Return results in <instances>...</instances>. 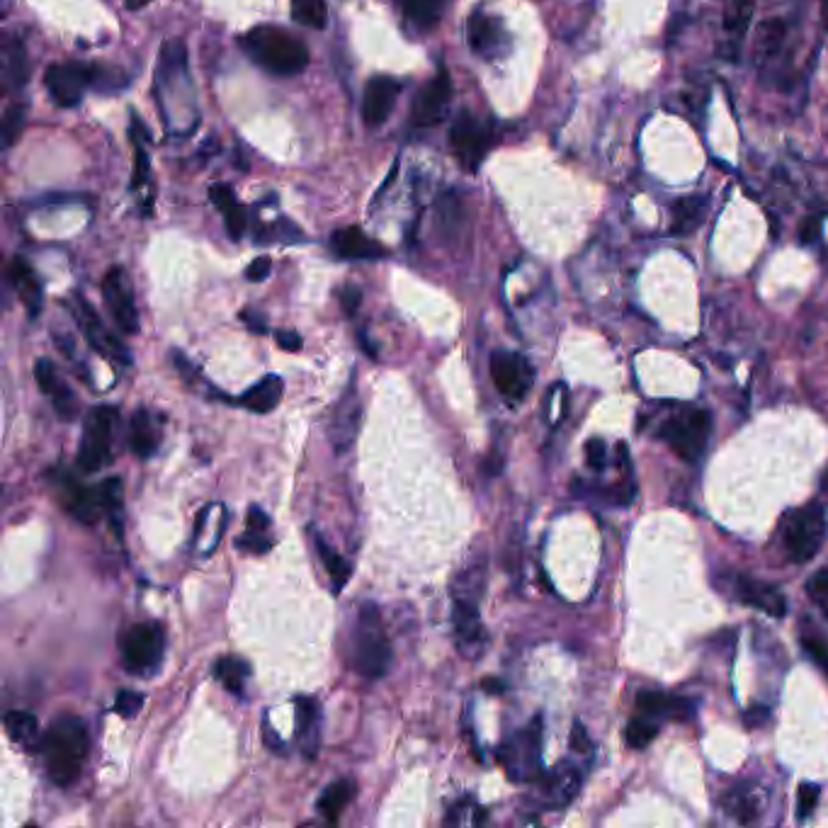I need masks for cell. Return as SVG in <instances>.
Instances as JSON below:
<instances>
[{"mask_svg": "<svg viewBox=\"0 0 828 828\" xmlns=\"http://www.w3.org/2000/svg\"><path fill=\"white\" fill-rule=\"evenodd\" d=\"M39 751L44 753L51 782L59 787L73 785L81 778L83 761L90 751V736L83 719L73 717V714L54 719L51 727L44 731Z\"/></svg>", "mask_w": 828, "mask_h": 828, "instance_id": "1", "label": "cell"}, {"mask_svg": "<svg viewBox=\"0 0 828 828\" xmlns=\"http://www.w3.org/2000/svg\"><path fill=\"white\" fill-rule=\"evenodd\" d=\"M241 47L263 71L280 78L299 76L311 59L302 39L272 25L253 27L243 34Z\"/></svg>", "mask_w": 828, "mask_h": 828, "instance_id": "2", "label": "cell"}, {"mask_svg": "<svg viewBox=\"0 0 828 828\" xmlns=\"http://www.w3.org/2000/svg\"><path fill=\"white\" fill-rule=\"evenodd\" d=\"M391 642L384 632L382 617L374 605H362L353 629V646H350V663L360 676L384 678L389 673Z\"/></svg>", "mask_w": 828, "mask_h": 828, "instance_id": "3", "label": "cell"}, {"mask_svg": "<svg viewBox=\"0 0 828 828\" xmlns=\"http://www.w3.org/2000/svg\"><path fill=\"white\" fill-rule=\"evenodd\" d=\"M712 435V413L707 408L690 406L668 416L661 423L659 438L671 447L683 462H697L707 450Z\"/></svg>", "mask_w": 828, "mask_h": 828, "instance_id": "4", "label": "cell"}, {"mask_svg": "<svg viewBox=\"0 0 828 828\" xmlns=\"http://www.w3.org/2000/svg\"><path fill=\"white\" fill-rule=\"evenodd\" d=\"M826 532L828 523L824 508L819 503H807V506L790 510L782 520V547L795 564H807L824 547Z\"/></svg>", "mask_w": 828, "mask_h": 828, "instance_id": "5", "label": "cell"}, {"mask_svg": "<svg viewBox=\"0 0 828 828\" xmlns=\"http://www.w3.org/2000/svg\"><path fill=\"white\" fill-rule=\"evenodd\" d=\"M498 761L510 780L530 782L542 770V719L535 717L498 748Z\"/></svg>", "mask_w": 828, "mask_h": 828, "instance_id": "6", "label": "cell"}, {"mask_svg": "<svg viewBox=\"0 0 828 828\" xmlns=\"http://www.w3.org/2000/svg\"><path fill=\"white\" fill-rule=\"evenodd\" d=\"M166 651L163 627L156 622H141L127 629L122 637V663L132 676L149 678L158 673Z\"/></svg>", "mask_w": 828, "mask_h": 828, "instance_id": "7", "label": "cell"}, {"mask_svg": "<svg viewBox=\"0 0 828 828\" xmlns=\"http://www.w3.org/2000/svg\"><path fill=\"white\" fill-rule=\"evenodd\" d=\"M119 411L115 406H98L88 413L83 423V440L78 450V464L83 472L93 474L110 464L112 457V433Z\"/></svg>", "mask_w": 828, "mask_h": 828, "instance_id": "8", "label": "cell"}, {"mask_svg": "<svg viewBox=\"0 0 828 828\" xmlns=\"http://www.w3.org/2000/svg\"><path fill=\"white\" fill-rule=\"evenodd\" d=\"M493 144V129L489 122L472 112H459L450 129V146L464 168L476 170L486 158Z\"/></svg>", "mask_w": 828, "mask_h": 828, "instance_id": "9", "label": "cell"}, {"mask_svg": "<svg viewBox=\"0 0 828 828\" xmlns=\"http://www.w3.org/2000/svg\"><path fill=\"white\" fill-rule=\"evenodd\" d=\"M491 379L506 399L523 401L535 382V370L520 353L496 350L491 355Z\"/></svg>", "mask_w": 828, "mask_h": 828, "instance_id": "10", "label": "cell"}, {"mask_svg": "<svg viewBox=\"0 0 828 828\" xmlns=\"http://www.w3.org/2000/svg\"><path fill=\"white\" fill-rule=\"evenodd\" d=\"M452 102V78L447 73V68H440L428 83L423 85L421 93L413 100L411 110V122L413 127L428 129L440 124L442 119L447 117V110H450Z\"/></svg>", "mask_w": 828, "mask_h": 828, "instance_id": "11", "label": "cell"}, {"mask_svg": "<svg viewBox=\"0 0 828 828\" xmlns=\"http://www.w3.org/2000/svg\"><path fill=\"white\" fill-rule=\"evenodd\" d=\"M44 85L56 105L76 107L83 100L85 90L95 85V66L54 64L44 73Z\"/></svg>", "mask_w": 828, "mask_h": 828, "instance_id": "12", "label": "cell"}, {"mask_svg": "<svg viewBox=\"0 0 828 828\" xmlns=\"http://www.w3.org/2000/svg\"><path fill=\"white\" fill-rule=\"evenodd\" d=\"M102 299H105L107 311L112 314L119 331L129 333V336L139 333V311H136L134 292L127 280V272L122 268H110L107 275L102 277Z\"/></svg>", "mask_w": 828, "mask_h": 828, "instance_id": "13", "label": "cell"}, {"mask_svg": "<svg viewBox=\"0 0 828 828\" xmlns=\"http://www.w3.org/2000/svg\"><path fill=\"white\" fill-rule=\"evenodd\" d=\"M73 316H76L78 326H81V331L85 333V338H88V343L93 345L100 355L110 357V360H115V362H122V365H129V362H132L129 350L124 348V345L119 343L110 331H107L105 323L100 321V316L95 314L93 306L85 302L81 294H78L76 304H73Z\"/></svg>", "mask_w": 828, "mask_h": 828, "instance_id": "14", "label": "cell"}, {"mask_svg": "<svg viewBox=\"0 0 828 828\" xmlns=\"http://www.w3.org/2000/svg\"><path fill=\"white\" fill-rule=\"evenodd\" d=\"M452 627H455V644L462 656L479 659L486 646V629L479 615V603L452 600Z\"/></svg>", "mask_w": 828, "mask_h": 828, "instance_id": "15", "label": "cell"}, {"mask_svg": "<svg viewBox=\"0 0 828 828\" xmlns=\"http://www.w3.org/2000/svg\"><path fill=\"white\" fill-rule=\"evenodd\" d=\"M404 83L389 76H377L365 85V95H362V122L370 129L382 127L384 122L394 112L396 100H399Z\"/></svg>", "mask_w": 828, "mask_h": 828, "instance_id": "16", "label": "cell"}, {"mask_svg": "<svg viewBox=\"0 0 828 828\" xmlns=\"http://www.w3.org/2000/svg\"><path fill=\"white\" fill-rule=\"evenodd\" d=\"M469 47H472L476 56H481L486 61L501 59L508 51L506 27L496 17L476 13L472 22H469Z\"/></svg>", "mask_w": 828, "mask_h": 828, "instance_id": "17", "label": "cell"}, {"mask_svg": "<svg viewBox=\"0 0 828 828\" xmlns=\"http://www.w3.org/2000/svg\"><path fill=\"white\" fill-rule=\"evenodd\" d=\"M362 421V406L360 399H357L355 387L345 391V396L340 399L331 416V428H328V438H331V445L336 447V452H345L353 447L357 438V430H360Z\"/></svg>", "mask_w": 828, "mask_h": 828, "instance_id": "18", "label": "cell"}, {"mask_svg": "<svg viewBox=\"0 0 828 828\" xmlns=\"http://www.w3.org/2000/svg\"><path fill=\"white\" fill-rule=\"evenodd\" d=\"M787 22L785 20H765L756 32L753 42V61L763 76H770L775 66L780 64V56L785 54L787 44Z\"/></svg>", "mask_w": 828, "mask_h": 828, "instance_id": "19", "label": "cell"}, {"mask_svg": "<svg viewBox=\"0 0 828 828\" xmlns=\"http://www.w3.org/2000/svg\"><path fill=\"white\" fill-rule=\"evenodd\" d=\"M54 481L61 486V503H64L68 513L85 525H93L102 510L98 489H85V486L78 484V481L66 472Z\"/></svg>", "mask_w": 828, "mask_h": 828, "instance_id": "20", "label": "cell"}, {"mask_svg": "<svg viewBox=\"0 0 828 828\" xmlns=\"http://www.w3.org/2000/svg\"><path fill=\"white\" fill-rule=\"evenodd\" d=\"M331 248L336 251L340 258L348 260H382L387 258L389 251L374 238L365 236V231L360 226H345V229H338L336 234L331 236Z\"/></svg>", "mask_w": 828, "mask_h": 828, "instance_id": "21", "label": "cell"}, {"mask_svg": "<svg viewBox=\"0 0 828 828\" xmlns=\"http://www.w3.org/2000/svg\"><path fill=\"white\" fill-rule=\"evenodd\" d=\"M581 782V770H578L574 763H559L557 770L549 773L547 780H544V804H547L549 809H566L578 797Z\"/></svg>", "mask_w": 828, "mask_h": 828, "instance_id": "22", "label": "cell"}, {"mask_svg": "<svg viewBox=\"0 0 828 828\" xmlns=\"http://www.w3.org/2000/svg\"><path fill=\"white\" fill-rule=\"evenodd\" d=\"M736 595L744 600L751 608L765 612L770 617H785L787 615V600L778 588L770 586V583L758 581V578L741 576L736 581Z\"/></svg>", "mask_w": 828, "mask_h": 828, "instance_id": "23", "label": "cell"}, {"mask_svg": "<svg viewBox=\"0 0 828 828\" xmlns=\"http://www.w3.org/2000/svg\"><path fill=\"white\" fill-rule=\"evenodd\" d=\"M637 710L644 712L646 717H668L676 722H688L695 717V702L680 695H663V693H644L637 695Z\"/></svg>", "mask_w": 828, "mask_h": 828, "instance_id": "24", "label": "cell"}, {"mask_svg": "<svg viewBox=\"0 0 828 828\" xmlns=\"http://www.w3.org/2000/svg\"><path fill=\"white\" fill-rule=\"evenodd\" d=\"M209 200H212L214 207L224 214L226 231H229V236L234 238V241H238V238L246 234V229H248L246 207L236 200V192L231 190L229 185L217 183L209 187Z\"/></svg>", "mask_w": 828, "mask_h": 828, "instance_id": "25", "label": "cell"}, {"mask_svg": "<svg viewBox=\"0 0 828 828\" xmlns=\"http://www.w3.org/2000/svg\"><path fill=\"white\" fill-rule=\"evenodd\" d=\"M294 707H297V741L302 746L304 758H314L321 739L319 705L309 697H299V700H294Z\"/></svg>", "mask_w": 828, "mask_h": 828, "instance_id": "26", "label": "cell"}, {"mask_svg": "<svg viewBox=\"0 0 828 828\" xmlns=\"http://www.w3.org/2000/svg\"><path fill=\"white\" fill-rule=\"evenodd\" d=\"M10 282L15 285L17 297L22 299V304H25V309L30 311V316L42 314V304H44L42 282L37 280V275H34V270L27 265V260H22V258L13 260V265H10Z\"/></svg>", "mask_w": 828, "mask_h": 828, "instance_id": "27", "label": "cell"}, {"mask_svg": "<svg viewBox=\"0 0 828 828\" xmlns=\"http://www.w3.org/2000/svg\"><path fill=\"white\" fill-rule=\"evenodd\" d=\"M707 207H710L707 195H685V197H680L678 202H673L671 234L673 236L693 234L697 226L702 224V219H705Z\"/></svg>", "mask_w": 828, "mask_h": 828, "instance_id": "28", "label": "cell"}, {"mask_svg": "<svg viewBox=\"0 0 828 828\" xmlns=\"http://www.w3.org/2000/svg\"><path fill=\"white\" fill-rule=\"evenodd\" d=\"M282 394H285V384L277 374H268V377L260 379L258 384H253L246 394L238 399V404L253 413H270L272 408L282 401Z\"/></svg>", "mask_w": 828, "mask_h": 828, "instance_id": "29", "label": "cell"}, {"mask_svg": "<svg viewBox=\"0 0 828 828\" xmlns=\"http://www.w3.org/2000/svg\"><path fill=\"white\" fill-rule=\"evenodd\" d=\"M3 724L13 744L25 748V751H37V748H42L44 734H39V722L34 714L13 710L5 714Z\"/></svg>", "mask_w": 828, "mask_h": 828, "instance_id": "30", "label": "cell"}, {"mask_svg": "<svg viewBox=\"0 0 828 828\" xmlns=\"http://www.w3.org/2000/svg\"><path fill=\"white\" fill-rule=\"evenodd\" d=\"M129 440H132L134 455L141 459H149L153 452L158 450V442H161V433H158V425L153 421V416L146 408L134 413L132 418V433H129Z\"/></svg>", "mask_w": 828, "mask_h": 828, "instance_id": "31", "label": "cell"}, {"mask_svg": "<svg viewBox=\"0 0 828 828\" xmlns=\"http://www.w3.org/2000/svg\"><path fill=\"white\" fill-rule=\"evenodd\" d=\"M355 780H336L331 782V785L326 787V790L321 792L319 802H316V809H319V814L323 819L328 821H336L340 814H343V809L348 807L350 799L355 797Z\"/></svg>", "mask_w": 828, "mask_h": 828, "instance_id": "32", "label": "cell"}, {"mask_svg": "<svg viewBox=\"0 0 828 828\" xmlns=\"http://www.w3.org/2000/svg\"><path fill=\"white\" fill-rule=\"evenodd\" d=\"M396 3L406 20L421 30H433L447 8V0H396Z\"/></svg>", "mask_w": 828, "mask_h": 828, "instance_id": "33", "label": "cell"}, {"mask_svg": "<svg viewBox=\"0 0 828 828\" xmlns=\"http://www.w3.org/2000/svg\"><path fill=\"white\" fill-rule=\"evenodd\" d=\"M753 3H756V0H729L727 22H724V27H727L731 56H736V51L741 47V39L746 37L748 25H751Z\"/></svg>", "mask_w": 828, "mask_h": 828, "instance_id": "34", "label": "cell"}, {"mask_svg": "<svg viewBox=\"0 0 828 828\" xmlns=\"http://www.w3.org/2000/svg\"><path fill=\"white\" fill-rule=\"evenodd\" d=\"M3 59L5 85H8V88H22V85L27 83V76H30V66H27V54L20 39L8 42V47L3 51Z\"/></svg>", "mask_w": 828, "mask_h": 828, "instance_id": "35", "label": "cell"}, {"mask_svg": "<svg viewBox=\"0 0 828 828\" xmlns=\"http://www.w3.org/2000/svg\"><path fill=\"white\" fill-rule=\"evenodd\" d=\"M98 498L102 513L110 518L112 530L122 535V479L119 476H110L98 486Z\"/></svg>", "mask_w": 828, "mask_h": 828, "instance_id": "36", "label": "cell"}, {"mask_svg": "<svg viewBox=\"0 0 828 828\" xmlns=\"http://www.w3.org/2000/svg\"><path fill=\"white\" fill-rule=\"evenodd\" d=\"M248 676H251V666H248L246 661L234 659V656H224V659L214 663V678H217L229 693L241 695L243 683H246Z\"/></svg>", "mask_w": 828, "mask_h": 828, "instance_id": "37", "label": "cell"}, {"mask_svg": "<svg viewBox=\"0 0 828 828\" xmlns=\"http://www.w3.org/2000/svg\"><path fill=\"white\" fill-rule=\"evenodd\" d=\"M314 542H316V552H319L323 566H326L328 576H331L333 591L340 593V591H343L345 583H348V578H350V564L343 557H340V554L331 547V544L323 542V537L316 535Z\"/></svg>", "mask_w": 828, "mask_h": 828, "instance_id": "38", "label": "cell"}, {"mask_svg": "<svg viewBox=\"0 0 828 828\" xmlns=\"http://www.w3.org/2000/svg\"><path fill=\"white\" fill-rule=\"evenodd\" d=\"M292 17L299 25L311 30H323L328 22L326 0H292Z\"/></svg>", "mask_w": 828, "mask_h": 828, "instance_id": "39", "label": "cell"}, {"mask_svg": "<svg viewBox=\"0 0 828 828\" xmlns=\"http://www.w3.org/2000/svg\"><path fill=\"white\" fill-rule=\"evenodd\" d=\"M659 736V727L651 719H632L627 727V744L642 751Z\"/></svg>", "mask_w": 828, "mask_h": 828, "instance_id": "40", "label": "cell"}, {"mask_svg": "<svg viewBox=\"0 0 828 828\" xmlns=\"http://www.w3.org/2000/svg\"><path fill=\"white\" fill-rule=\"evenodd\" d=\"M49 399L54 401L56 413H59L64 421H73V418H76V396H73V391L66 387L64 379H59L56 387L49 391Z\"/></svg>", "mask_w": 828, "mask_h": 828, "instance_id": "41", "label": "cell"}, {"mask_svg": "<svg viewBox=\"0 0 828 828\" xmlns=\"http://www.w3.org/2000/svg\"><path fill=\"white\" fill-rule=\"evenodd\" d=\"M802 649L807 651L814 666H819L828 678V639L819 637V634H802Z\"/></svg>", "mask_w": 828, "mask_h": 828, "instance_id": "42", "label": "cell"}, {"mask_svg": "<svg viewBox=\"0 0 828 828\" xmlns=\"http://www.w3.org/2000/svg\"><path fill=\"white\" fill-rule=\"evenodd\" d=\"M809 598L814 600L816 608L821 610V615L828 620V571H816V574L809 578L807 583Z\"/></svg>", "mask_w": 828, "mask_h": 828, "instance_id": "43", "label": "cell"}, {"mask_svg": "<svg viewBox=\"0 0 828 828\" xmlns=\"http://www.w3.org/2000/svg\"><path fill=\"white\" fill-rule=\"evenodd\" d=\"M22 127H25V107H20V105L10 107V110L5 112V119H3L5 146H13L15 141L20 139Z\"/></svg>", "mask_w": 828, "mask_h": 828, "instance_id": "44", "label": "cell"}, {"mask_svg": "<svg viewBox=\"0 0 828 828\" xmlns=\"http://www.w3.org/2000/svg\"><path fill=\"white\" fill-rule=\"evenodd\" d=\"M819 785L816 782H804L797 792V816L799 819H809L814 814L816 804H819Z\"/></svg>", "mask_w": 828, "mask_h": 828, "instance_id": "45", "label": "cell"}, {"mask_svg": "<svg viewBox=\"0 0 828 828\" xmlns=\"http://www.w3.org/2000/svg\"><path fill=\"white\" fill-rule=\"evenodd\" d=\"M144 139H149V132H146L144 129V134L139 136V141L134 139V149H136V153H134V173H132V187L136 190V187H141L146 183V178H149V156H146V151H144V146H141V141Z\"/></svg>", "mask_w": 828, "mask_h": 828, "instance_id": "46", "label": "cell"}, {"mask_svg": "<svg viewBox=\"0 0 828 828\" xmlns=\"http://www.w3.org/2000/svg\"><path fill=\"white\" fill-rule=\"evenodd\" d=\"M34 379H37L39 389L44 391V394L49 396V391L56 387V382H59V372H56L54 362L49 360V357H39L37 362H34Z\"/></svg>", "mask_w": 828, "mask_h": 828, "instance_id": "47", "label": "cell"}, {"mask_svg": "<svg viewBox=\"0 0 828 828\" xmlns=\"http://www.w3.org/2000/svg\"><path fill=\"white\" fill-rule=\"evenodd\" d=\"M236 547L241 549V552H248V554H265V552H270V549H272V540H270V537H265V532L248 530L246 535L238 537Z\"/></svg>", "mask_w": 828, "mask_h": 828, "instance_id": "48", "label": "cell"}, {"mask_svg": "<svg viewBox=\"0 0 828 828\" xmlns=\"http://www.w3.org/2000/svg\"><path fill=\"white\" fill-rule=\"evenodd\" d=\"M141 707H144V695L141 693H134V690H122V693L117 695L115 710L122 714L124 719L136 717Z\"/></svg>", "mask_w": 828, "mask_h": 828, "instance_id": "49", "label": "cell"}, {"mask_svg": "<svg viewBox=\"0 0 828 828\" xmlns=\"http://www.w3.org/2000/svg\"><path fill=\"white\" fill-rule=\"evenodd\" d=\"M586 457H588V464L600 472V469L605 467V462H608V445H605L600 438H591L586 442Z\"/></svg>", "mask_w": 828, "mask_h": 828, "instance_id": "50", "label": "cell"}, {"mask_svg": "<svg viewBox=\"0 0 828 828\" xmlns=\"http://www.w3.org/2000/svg\"><path fill=\"white\" fill-rule=\"evenodd\" d=\"M338 297H340V306H343L345 316H355L357 309H360V302H362L360 287L345 285L343 289H340Z\"/></svg>", "mask_w": 828, "mask_h": 828, "instance_id": "51", "label": "cell"}, {"mask_svg": "<svg viewBox=\"0 0 828 828\" xmlns=\"http://www.w3.org/2000/svg\"><path fill=\"white\" fill-rule=\"evenodd\" d=\"M270 270H272L270 258H255L253 263L246 268V277L251 282H263V280H268Z\"/></svg>", "mask_w": 828, "mask_h": 828, "instance_id": "52", "label": "cell"}, {"mask_svg": "<svg viewBox=\"0 0 828 828\" xmlns=\"http://www.w3.org/2000/svg\"><path fill=\"white\" fill-rule=\"evenodd\" d=\"M275 338H277V343H280L282 350H289V353H297V350H302V338H299V333L277 331Z\"/></svg>", "mask_w": 828, "mask_h": 828, "instance_id": "53", "label": "cell"}, {"mask_svg": "<svg viewBox=\"0 0 828 828\" xmlns=\"http://www.w3.org/2000/svg\"><path fill=\"white\" fill-rule=\"evenodd\" d=\"M746 724L748 727H763L765 722H768L770 719V712H768V707H763V705H753V707H748L746 710Z\"/></svg>", "mask_w": 828, "mask_h": 828, "instance_id": "54", "label": "cell"}, {"mask_svg": "<svg viewBox=\"0 0 828 828\" xmlns=\"http://www.w3.org/2000/svg\"><path fill=\"white\" fill-rule=\"evenodd\" d=\"M270 527V518L263 513L258 506H253L248 510V530H258V532H265Z\"/></svg>", "mask_w": 828, "mask_h": 828, "instance_id": "55", "label": "cell"}, {"mask_svg": "<svg viewBox=\"0 0 828 828\" xmlns=\"http://www.w3.org/2000/svg\"><path fill=\"white\" fill-rule=\"evenodd\" d=\"M571 746H574V751L578 753H586L588 748H591V741H588L586 729L581 727V722H576L574 731H571Z\"/></svg>", "mask_w": 828, "mask_h": 828, "instance_id": "56", "label": "cell"}, {"mask_svg": "<svg viewBox=\"0 0 828 828\" xmlns=\"http://www.w3.org/2000/svg\"><path fill=\"white\" fill-rule=\"evenodd\" d=\"M241 316H243V321L248 323V328H251V331H255V333H265V331H268V326H265V321L260 319V316L255 314V311H253V314H251V311H243Z\"/></svg>", "mask_w": 828, "mask_h": 828, "instance_id": "57", "label": "cell"}, {"mask_svg": "<svg viewBox=\"0 0 828 828\" xmlns=\"http://www.w3.org/2000/svg\"><path fill=\"white\" fill-rule=\"evenodd\" d=\"M816 234H819V226L816 224H809L802 229V241H814Z\"/></svg>", "mask_w": 828, "mask_h": 828, "instance_id": "58", "label": "cell"}, {"mask_svg": "<svg viewBox=\"0 0 828 828\" xmlns=\"http://www.w3.org/2000/svg\"><path fill=\"white\" fill-rule=\"evenodd\" d=\"M146 3H149V0H124V5H127L129 10H139V8H144Z\"/></svg>", "mask_w": 828, "mask_h": 828, "instance_id": "59", "label": "cell"}, {"mask_svg": "<svg viewBox=\"0 0 828 828\" xmlns=\"http://www.w3.org/2000/svg\"><path fill=\"white\" fill-rule=\"evenodd\" d=\"M821 15H824V22H826V27H828V0H824V3H821Z\"/></svg>", "mask_w": 828, "mask_h": 828, "instance_id": "60", "label": "cell"}, {"mask_svg": "<svg viewBox=\"0 0 828 828\" xmlns=\"http://www.w3.org/2000/svg\"><path fill=\"white\" fill-rule=\"evenodd\" d=\"M824 491L828 493V469H826V474H824Z\"/></svg>", "mask_w": 828, "mask_h": 828, "instance_id": "61", "label": "cell"}]
</instances>
